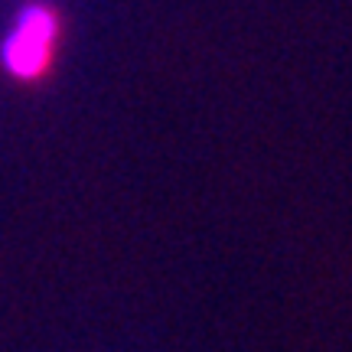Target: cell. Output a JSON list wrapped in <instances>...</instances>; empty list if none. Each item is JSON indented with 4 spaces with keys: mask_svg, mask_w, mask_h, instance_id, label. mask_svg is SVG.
Listing matches in <instances>:
<instances>
[{
    "mask_svg": "<svg viewBox=\"0 0 352 352\" xmlns=\"http://www.w3.org/2000/svg\"><path fill=\"white\" fill-rule=\"evenodd\" d=\"M56 39H59V16H56V10L43 7V3H33V7L20 10L13 30L7 33L3 46H0L3 69L13 78H23V82L46 76L52 59H56Z\"/></svg>",
    "mask_w": 352,
    "mask_h": 352,
    "instance_id": "cell-1",
    "label": "cell"
}]
</instances>
